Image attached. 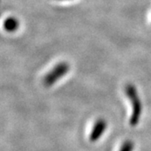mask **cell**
Returning <instances> with one entry per match:
<instances>
[{
    "label": "cell",
    "instance_id": "1",
    "mask_svg": "<svg viewBox=\"0 0 151 151\" xmlns=\"http://www.w3.org/2000/svg\"><path fill=\"white\" fill-rule=\"evenodd\" d=\"M125 94L129 97L131 106H132V114L129 119V124L132 127H134L139 124L142 115V102H141L137 88L132 83H129L125 86Z\"/></svg>",
    "mask_w": 151,
    "mask_h": 151
},
{
    "label": "cell",
    "instance_id": "2",
    "mask_svg": "<svg viewBox=\"0 0 151 151\" xmlns=\"http://www.w3.org/2000/svg\"><path fill=\"white\" fill-rule=\"evenodd\" d=\"M70 70V65L66 62H60L51 69L48 74L44 77V84L45 86H51L54 85L57 81L62 78L64 76L68 73Z\"/></svg>",
    "mask_w": 151,
    "mask_h": 151
},
{
    "label": "cell",
    "instance_id": "3",
    "mask_svg": "<svg viewBox=\"0 0 151 151\" xmlns=\"http://www.w3.org/2000/svg\"><path fill=\"white\" fill-rule=\"evenodd\" d=\"M107 128V123L104 119H98L95 123L93 128H92V132L90 134V141L92 142H96L97 141L101 136L103 134L104 131Z\"/></svg>",
    "mask_w": 151,
    "mask_h": 151
},
{
    "label": "cell",
    "instance_id": "4",
    "mask_svg": "<svg viewBox=\"0 0 151 151\" xmlns=\"http://www.w3.org/2000/svg\"><path fill=\"white\" fill-rule=\"evenodd\" d=\"M19 27V22L14 17H9L4 22V28L7 32H15Z\"/></svg>",
    "mask_w": 151,
    "mask_h": 151
},
{
    "label": "cell",
    "instance_id": "5",
    "mask_svg": "<svg viewBox=\"0 0 151 151\" xmlns=\"http://www.w3.org/2000/svg\"><path fill=\"white\" fill-rule=\"evenodd\" d=\"M134 147V145L132 141L127 140L123 144V145H122L119 151H133Z\"/></svg>",
    "mask_w": 151,
    "mask_h": 151
},
{
    "label": "cell",
    "instance_id": "6",
    "mask_svg": "<svg viewBox=\"0 0 151 151\" xmlns=\"http://www.w3.org/2000/svg\"><path fill=\"white\" fill-rule=\"evenodd\" d=\"M57 1H64V0H57Z\"/></svg>",
    "mask_w": 151,
    "mask_h": 151
}]
</instances>
